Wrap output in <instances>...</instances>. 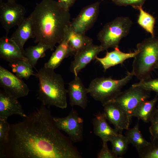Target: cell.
Returning a JSON list of instances; mask_svg holds the SVG:
<instances>
[{
    "label": "cell",
    "instance_id": "cell-1",
    "mask_svg": "<svg viewBox=\"0 0 158 158\" xmlns=\"http://www.w3.org/2000/svg\"><path fill=\"white\" fill-rule=\"evenodd\" d=\"M56 126L50 111L42 104L17 123L10 124L0 158H82L72 141Z\"/></svg>",
    "mask_w": 158,
    "mask_h": 158
},
{
    "label": "cell",
    "instance_id": "cell-2",
    "mask_svg": "<svg viewBox=\"0 0 158 158\" xmlns=\"http://www.w3.org/2000/svg\"><path fill=\"white\" fill-rule=\"evenodd\" d=\"M35 35L34 42L51 51L65 38L71 23L69 9L54 0H42L30 15Z\"/></svg>",
    "mask_w": 158,
    "mask_h": 158
},
{
    "label": "cell",
    "instance_id": "cell-3",
    "mask_svg": "<svg viewBox=\"0 0 158 158\" xmlns=\"http://www.w3.org/2000/svg\"><path fill=\"white\" fill-rule=\"evenodd\" d=\"M54 70L44 67L35 74L39 80L37 98L45 106L66 109L68 106L67 90L62 76Z\"/></svg>",
    "mask_w": 158,
    "mask_h": 158
},
{
    "label": "cell",
    "instance_id": "cell-4",
    "mask_svg": "<svg viewBox=\"0 0 158 158\" xmlns=\"http://www.w3.org/2000/svg\"><path fill=\"white\" fill-rule=\"evenodd\" d=\"M136 46L131 72L140 81L148 79L158 60V37L145 39Z\"/></svg>",
    "mask_w": 158,
    "mask_h": 158
},
{
    "label": "cell",
    "instance_id": "cell-5",
    "mask_svg": "<svg viewBox=\"0 0 158 158\" xmlns=\"http://www.w3.org/2000/svg\"><path fill=\"white\" fill-rule=\"evenodd\" d=\"M132 72L123 78L114 80L111 77L96 78L92 80L87 88L88 93L102 105L111 101L121 92L122 87L132 78Z\"/></svg>",
    "mask_w": 158,
    "mask_h": 158
},
{
    "label": "cell",
    "instance_id": "cell-6",
    "mask_svg": "<svg viewBox=\"0 0 158 158\" xmlns=\"http://www.w3.org/2000/svg\"><path fill=\"white\" fill-rule=\"evenodd\" d=\"M132 24L127 17H119L106 23L97 35L103 51L118 48L121 39L128 34Z\"/></svg>",
    "mask_w": 158,
    "mask_h": 158
},
{
    "label": "cell",
    "instance_id": "cell-7",
    "mask_svg": "<svg viewBox=\"0 0 158 158\" xmlns=\"http://www.w3.org/2000/svg\"><path fill=\"white\" fill-rule=\"evenodd\" d=\"M26 12L25 7L16 1H0V22L6 36L12 28L22 23Z\"/></svg>",
    "mask_w": 158,
    "mask_h": 158
},
{
    "label": "cell",
    "instance_id": "cell-8",
    "mask_svg": "<svg viewBox=\"0 0 158 158\" xmlns=\"http://www.w3.org/2000/svg\"><path fill=\"white\" fill-rule=\"evenodd\" d=\"M150 91L132 85L125 91H121L109 102L115 103L132 118L131 115L134 109L142 102L150 98Z\"/></svg>",
    "mask_w": 158,
    "mask_h": 158
},
{
    "label": "cell",
    "instance_id": "cell-9",
    "mask_svg": "<svg viewBox=\"0 0 158 158\" xmlns=\"http://www.w3.org/2000/svg\"><path fill=\"white\" fill-rule=\"evenodd\" d=\"M53 119L57 127L65 132L72 142L75 143L82 141L83 120L73 108L66 116L53 117Z\"/></svg>",
    "mask_w": 158,
    "mask_h": 158
},
{
    "label": "cell",
    "instance_id": "cell-10",
    "mask_svg": "<svg viewBox=\"0 0 158 158\" xmlns=\"http://www.w3.org/2000/svg\"><path fill=\"white\" fill-rule=\"evenodd\" d=\"M0 85L5 92L18 98L27 96L30 91L28 85L22 79L1 66Z\"/></svg>",
    "mask_w": 158,
    "mask_h": 158
},
{
    "label": "cell",
    "instance_id": "cell-11",
    "mask_svg": "<svg viewBox=\"0 0 158 158\" xmlns=\"http://www.w3.org/2000/svg\"><path fill=\"white\" fill-rule=\"evenodd\" d=\"M100 2L97 1L83 8L71 22L70 27L75 32L85 33L93 26L99 12Z\"/></svg>",
    "mask_w": 158,
    "mask_h": 158
},
{
    "label": "cell",
    "instance_id": "cell-12",
    "mask_svg": "<svg viewBox=\"0 0 158 158\" xmlns=\"http://www.w3.org/2000/svg\"><path fill=\"white\" fill-rule=\"evenodd\" d=\"M103 114L109 122L114 126L119 134L129 128L132 117L123 109L112 102L103 105Z\"/></svg>",
    "mask_w": 158,
    "mask_h": 158
},
{
    "label": "cell",
    "instance_id": "cell-13",
    "mask_svg": "<svg viewBox=\"0 0 158 158\" xmlns=\"http://www.w3.org/2000/svg\"><path fill=\"white\" fill-rule=\"evenodd\" d=\"M103 51L102 47L93 43L76 52L74 59L71 62L70 70L74 75L84 68L92 60L96 59L98 55Z\"/></svg>",
    "mask_w": 158,
    "mask_h": 158
},
{
    "label": "cell",
    "instance_id": "cell-14",
    "mask_svg": "<svg viewBox=\"0 0 158 158\" xmlns=\"http://www.w3.org/2000/svg\"><path fill=\"white\" fill-rule=\"evenodd\" d=\"M67 92L71 106H77L83 109H86L88 101L87 89L78 75H75L74 79L69 83Z\"/></svg>",
    "mask_w": 158,
    "mask_h": 158
},
{
    "label": "cell",
    "instance_id": "cell-15",
    "mask_svg": "<svg viewBox=\"0 0 158 158\" xmlns=\"http://www.w3.org/2000/svg\"><path fill=\"white\" fill-rule=\"evenodd\" d=\"M18 98L5 91L0 90V117L7 118L13 115L25 118L27 116Z\"/></svg>",
    "mask_w": 158,
    "mask_h": 158
},
{
    "label": "cell",
    "instance_id": "cell-16",
    "mask_svg": "<svg viewBox=\"0 0 158 158\" xmlns=\"http://www.w3.org/2000/svg\"><path fill=\"white\" fill-rule=\"evenodd\" d=\"M24 52L11 38L8 36L0 39V57L10 63L20 59H27Z\"/></svg>",
    "mask_w": 158,
    "mask_h": 158
},
{
    "label": "cell",
    "instance_id": "cell-17",
    "mask_svg": "<svg viewBox=\"0 0 158 158\" xmlns=\"http://www.w3.org/2000/svg\"><path fill=\"white\" fill-rule=\"evenodd\" d=\"M106 120L103 113L99 112L93 119L92 123L95 134L100 137L102 142H107L119 133L116 128L109 126Z\"/></svg>",
    "mask_w": 158,
    "mask_h": 158
},
{
    "label": "cell",
    "instance_id": "cell-18",
    "mask_svg": "<svg viewBox=\"0 0 158 158\" xmlns=\"http://www.w3.org/2000/svg\"><path fill=\"white\" fill-rule=\"evenodd\" d=\"M11 38L13 40L24 52V46L25 42L30 38H35L33 24L30 16L25 17L18 26Z\"/></svg>",
    "mask_w": 158,
    "mask_h": 158
},
{
    "label": "cell",
    "instance_id": "cell-19",
    "mask_svg": "<svg viewBox=\"0 0 158 158\" xmlns=\"http://www.w3.org/2000/svg\"><path fill=\"white\" fill-rule=\"evenodd\" d=\"M108 52L107 51L105 56L103 58H96V61L102 65L104 71L107 69L123 63L127 59L134 58L137 53L136 50L134 52L125 53L121 51L118 48Z\"/></svg>",
    "mask_w": 158,
    "mask_h": 158
},
{
    "label": "cell",
    "instance_id": "cell-20",
    "mask_svg": "<svg viewBox=\"0 0 158 158\" xmlns=\"http://www.w3.org/2000/svg\"><path fill=\"white\" fill-rule=\"evenodd\" d=\"M75 53L70 47L67 39L65 37L59 44L48 61L44 64V67L54 70L60 65L65 59L74 55Z\"/></svg>",
    "mask_w": 158,
    "mask_h": 158
},
{
    "label": "cell",
    "instance_id": "cell-21",
    "mask_svg": "<svg viewBox=\"0 0 158 158\" xmlns=\"http://www.w3.org/2000/svg\"><path fill=\"white\" fill-rule=\"evenodd\" d=\"M158 100L157 95L152 99L145 100L140 103L134 109L132 117H137L145 123L150 122L157 108L155 106Z\"/></svg>",
    "mask_w": 158,
    "mask_h": 158
},
{
    "label": "cell",
    "instance_id": "cell-22",
    "mask_svg": "<svg viewBox=\"0 0 158 158\" xmlns=\"http://www.w3.org/2000/svg\"><path fill=\"white\" fill-rule=\"evenodd\" d=\"M65 37L67 39L70 47L75 53L93 43L92 39L84 34L75 32L70 26Z\"/></svg>",
    "mask_w": 158,
    "mask_h": 158
},
{
    "label": "cell",
    "instance_id": "cell-23",
    "mask_svg": "<svg viewBox=\"0 0 158 158\" xmlns=\"http://www.w3.org/2000/svg\"><path fill=\"white\" fill-rule=\"evenodd\" d=\"M139 126L138 122L133 128L126 130L125 133L129 143L135 147L138 152L150 142L143 137L139 130Z\"/></svg>",
    "mask_w": 158,
    "mask_h": 158
},
{
    "label": "cell",
    "instance_id": "cell-24",
    "mask_svg": "<svg viewBox=\"0 0 158 158\" xmlns=\"http://www.w3.org/2000/svg\"><path fill=\"white\" fill-rule=\"evenodd\" d=\"M8 65L11 68L12 72L21 79L27 80L30 76H35L33 67L26 59L18 60L9 63Z\"/></svg>",
    "mask_w": 158,
    "mask_h": 158
},
{
    "label": "cell",
    "instance_id": "cell-25",
    "mask_svg": "<svg viewBox=\"0 0 158 158\" xmlns=\"http://www.w3.org/2000/svg\"><path fill=\"white\" fill-rule=\"evenodd\" d=\"M48 49H49L46 45L38 43L36 45L26 48L24 50L23 54L25 57L33 68L40 58L45 56V52Z\"/></svg>",
    "mask_w": 158,
    "mask_h": 158
},
{
    "label": "cell",
    "instance_id": "cell-26",
    "mask_svg": "<svg viewBox=\"0 0 158 158\" xmlns=\"http://www.w3.org/2000/svg\"><path fill=\"white\" fill-rule=\"evenodd\" d=\"M138 9L139 11L137 21L138 23L147 32L150 33L151 37H154L155 18L152 15L145 11L142 7L138 8Z\"/></svg>",
    "mask_w": 158,
    "mask_h": 158
},
{
    "label": "cell",
    "instance_id": "cell-27",
    "mask_svg": "<svg viewBox=\"0 0 158 158\" xmlns=\"http://www.w3.org/2000/svg\"><path fill=\"white\" fill-rule=\"evenodd\" d=\"M110 142L112 145V150L116 156H121L126 153L129 143L125 136L119 133Z\"/></svg>",
    "mask_w": 158,
    "mask_h": 158
},
{
    "label": "cell",
    "instance_id": "cell-28",
    "mask_svg": "<svg viewBox=\"0 0 158 158\" xmlns=\"http://www.w3.org/2000/svg\"><path fill=\"white\" fill-rule=\"evenodd\" d=\"M150 141L138 152L140 158H158V138L150 137Z\"/></svg>",
    "mask_w": 158,
    "mask_h": 158
},
{
    "label": "cell",
    "instance_id": "cell-29",
    "mask_svg": "<svg viewBox=\"0 0 158 158\" xmlns=\"http://www.w3.org/2000/svg\"><path fill=\"white\" fill-rule=\"evenodd\" d=\"M132 86L140 87L145 90L155 92L158 95V78H151L147 80L140 81L133 84Z\"/></svg>",
    "mask_w": 158,
    "mask_h": 158
},
{
    "label": "cell",
    "instance_id": "cell-30",
    "mask_svg": "<svg viewBox=\"0 0 158 158\" xmlns=\"http://www.w3.org/2000/svg\"><path fill=\"white\" fill-rule=\"evenodd\" d=\"M7 119L0 117V147L5 143L8 139L10 124L7 122Z\"/></svg>",
    "mask_w": 158,
    "mask_h": 158
},
{
    "label": "cell",
    "instance_id": "cell-31",
    "mask_svg": "<svg viewBox=\"0 0 158 158\" xmlns=\"http://www.w3.org/2000/svg\"><path fill=\"white\" fill-rule=\"evenodd\" d=\"M147 0H115L113 2L119 6H131L138 9L142 6Z\"/></svg>",
    "mask_w": 158,
    "mask_h": 158
},
{
    "label": "cell",
    "instance_id": "cell-32",
    "mask_svg": "<svg viewBox=\"0 0 158 158\" xmlns=\"http://www.w3.org/2000/svg\"><path fill=\"white\" fill-rule=\"evenodd\" d=\"M150 122L151 125L149 128L150 137L158 138V109L156 111L152 117Z\"/></svg>",
    "mask_w": 158,
    "mask_h": 158
},
{
    "label": "cell",
    "instance_id": "cell-33",
    "mask_svg": "<svg viewBox=\"0 0 158 158\" xmlns=\"http://www.w3.org/2000/svg\"><path fill=\"white\" fill-rule=\"evenodd\" d=\"M102 147L97 154L98 158H120L116 156L112 150L108 147L107 142H102Z\"/></svg>",
    "mask_w": 158,
    "mask_h": 158
},
{
    "label": "cell",
    "instance_id": "cell-34",
    "mask_svg": "<svg viewBox=\"0 0 158 158\" xmlns=\"http://www.w3.org/2000/svg\"><path fill=\"white\" fill-rule=\"evenodd\" d=\"M76 0H58L59 3L64 7L69 9L74 4Z\"/></svg>",
    "mask_w": 158,
    "mask_h": 158
},
{
    "label": "cell",
    "instance_id": "cell-35",
    "mask_svg": "<svg viewBox=\"0 0 158 158\" xmlns=\"http://www.w3.org/2000/svg\"><path fill=\"white\" fill-rule=\"evenodd\" d=\"M158 69V60L155 66L154 69Z\"/></svg>",
    "mask_w": 158,
    "mask_h": 158
},
{
    "label": "cell",
    "instance_id": "cell-36",
    "mask_svg": "<svg viewBox=\"0 0 158 158\" xmlns=\"http://www.w3.org/2000/svg\"><path fill=\"white\" fill-rule=\"evenodd\" d=\"M4 0H6L7 1H16L17 0H0V1H3Z\"/></svg>",
    "mask_w": 158,
    "mask_h": 158
},
{
    "label": "cell",
    "instance_id": "cell-37",
    "mask_svg": "<svg viewBox=\"0 0 158 158\" xmlns=\"http://www.w3.org/2000/svg\"><path fill=\"white\" fill-rule=\"evenodd\" d=\"M111 0V1H114L115 0Z\"/></svg>",
    "mask_w": 158,
    "mask_h": 158
},
{
    "label": "cell",
    "instance_id": "cell-38",
    "mask_svg": "<svg viewBox=\"0 0 158 158\" xmlns=\"http://www.w3.org/2000/svg\"><path fill=\"white\" fill-rule=\"evenodd\" d=\"M157 108L158 109V105L157 106Z\"/></svg>",
    "mask_w": 158,
    "mask_h": 158
}]
</instances>
